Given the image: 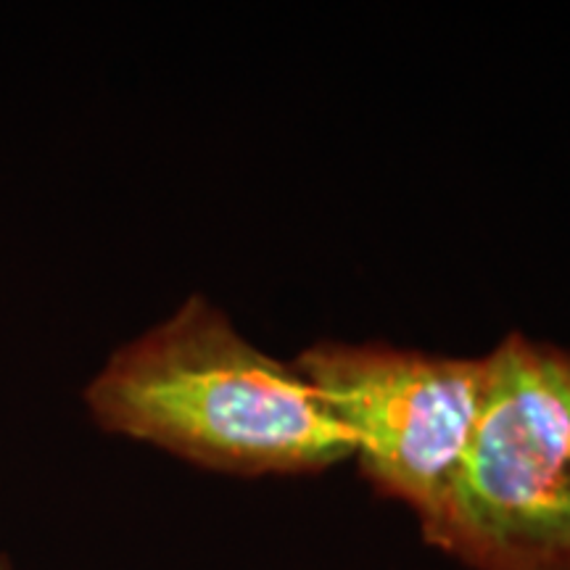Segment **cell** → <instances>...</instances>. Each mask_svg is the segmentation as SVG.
<instances>
[{"mask_svg": "<svg viewBox=\"0 0 570 570\" xmlns=\"http://www.w3.org/2000/svg\"><path fill=\"white\" fill-rule=\"evenodd\" d=\"M428 544L473 570H570V352L510 333Z\"/></svg>", "mask_w": 570, "mask_h": 570, "instance_id": "7a4b0ae2", "label": "cell"}, {"mask_svg": "<svg viewBox=\"0 0 570 570\" xmlns=\"http://www.w3.org/2000/svg\"><path fill=\"white\" fill-rule=\"evenodd\" d=\"M0 570H11V562L6 558H0Z\"/></svg>", "mask_w": 570, "mask_h": 570, "instance_id": "277c9868", "label": "cell"}, {"mask_svg": "<svg viewBox=\"0 0 570 570\" xmlns=\"http://www.w3.org/2000/svg\"><path fill=\"white\" fill-rule=\"evenodd\" d=\"M296 370L348 431L375 489L410 504L420 525L436 515L473 436L487 360L325 341Z\"/></svg>", "mask_w": 570, "mask_h": 570, "instance_id": "3957f363", "label": "cell"}, {"mask_svg": "<svg viewBox=\"0 0 570 570\" xmlns=\"http://www.w3.org/2000/svg\"><path fill=\"white\" fill-rule=\"evenodd\" d=\"M82 399L101 431L219 473H320L354 458L352 436L317 389L204 296L119 346Z\"/></svg>", "mask_w": 570, "mask_h": 570, "instance_id": "6da1fadb", "label": "cell"}]
</instances>
